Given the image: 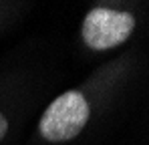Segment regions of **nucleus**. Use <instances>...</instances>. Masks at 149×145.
<instances>
[{
	"instance_id": "obj_1",
	"label": "nucleus",
	"mask_w": 149,
	"mask_h": 145,
	"mask_svg": "<svg viewBox=\"0 0 149 145\" xmlns=\"http://www.w3.org/2000/svg\"><path fill=\"white\" fill-rule=\"evenodd\" d=\"M89 113L91 109L83 93L67 91L47 107L38 121V131L47 141L52 143L71 141L87 125Z\"/></svg>"
},
{
	"instance_id": "obj_2",
	"label": "nucleus",
	"mask_w": 149,
	"mask_h": 145,
	"mask_svg": "<svg viewBox=\"0 0 149 145\" xmlns=\"http://www.w3.org/2000/svg\"><path fill=\"white\" fill-rule=\"evenodd\" d=\"M135 28V16L125 10L107 6H95L89 10L83 22V40L93 50H109L131 36Z\"/></svg>"
},
{
	"instance_id": "obj_3",
	"label": "nucleus",
	"mask_w": 149,
	"mask_h": 145,
	"mask_svg": "<svg viewBox=\"0 0 149 145\" xmlns=\"http://www.w3.org/2000/svg\"><path fill=\"white\" fill-rule=\"evenodd\" d=\"M6 131H8V121H6V117L0 113V141H2V137L6 135Z\"/></svg>"
}]
</instances>
